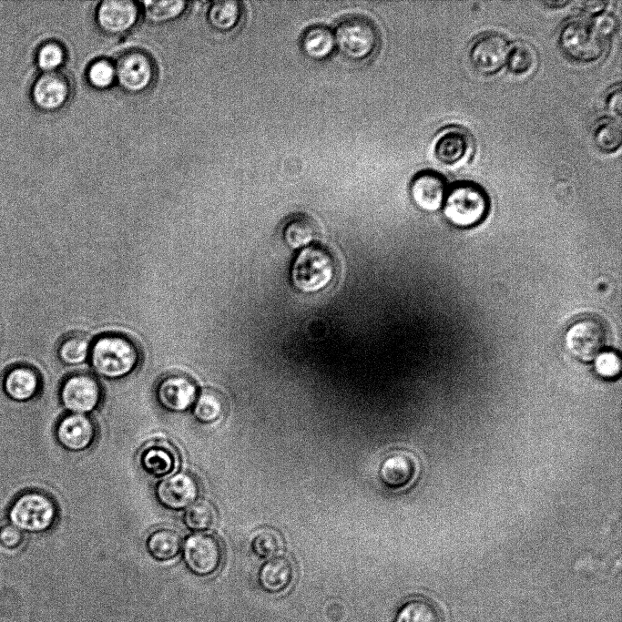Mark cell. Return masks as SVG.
Listing matches in <instances>:
<instances>
[{"label": "cell", "mask_w": 622, "mask_h": 622, "mask_svg": "<svg viewBox=\"0 0 622 622\" xmlns=\"http://www.w3.org/2000/svg\"><path fill=\"white\" fill-rule=\"evenodd\" d=\"M336 49L347 61L361 64L379 50L382 37L379 27L370 17L349 14L337 23L334 31Z\"/></svg>", "instance_id": "cell-1"}, {"label": "cell", "mask_w": 622, "mask_h": 622, "mask_svg": "<svg viewBox=\"0 0 622 622\" xmlns=\"http://www.w3.org/2000/svg\"><path fill=\"white\" fill-rule=\"evenodd\" d=\"M89 357L95 372L108 379L126 376L138 362V352L134 343L116 334L99 337L90 347Z\"/></svg>", "instance_id": "cell-2"}, {"label": "cell", "mask_w": 622, "mask_h": 622, "mask_svg": "<svg viewBox=\"0 0 622 622\" xmlns=\"http://www.w3.org/2000/svg\"><path fill=\"white\" fill-rule=\"evenodd\" d=\"M336 264L333 255L325 247L310 245L296 257L291 279L296 289L313 293L326 288L334 279Z\"/></svg>", "instance_id": "cell-3"}, {"label": "cell", "mask_w": 622, "mask_h": 622, "mask_svg": "<svg viewBox=\"0 0 622 622\" xmlns=\"http://www.w3.org/2000/svg\"><path fill=\"white\" fill-rule=\"evenodd\" d=\"M444 215L454 226L470 228L481 222L489 209V199L478 184L461 181L447 190Z\"/></svg>", "instance_id": "cell-4"}, {"label": "cell", "mask_w": 622, "mask_h": 622, "mask_svg": "<svg viewBox=\"0 0 622 622\" xmlns=\"http://www.w3.org/2000/svg\"><path fill=\"white\" fill-rule=\"evenodd\" d=\"M603 40L592 23L581 16L566 19L558 32V46L563 54L581 64L593 63L602 56Z\"/></svg>", "instance_id": "cell-5"}, {"label": "cell", "mask_w": 622, "mask_h": 622, "mask_svg": "<svg viewBox=\"0 0 622 622\" xmlns=\"http://www.w3.org/2000/svg\"><path fill=\"white\" fill-rule=\"evenodd\" d=\"M10 519L15 527L32 532L49 528L56 515L52 500L39 493H28L20 496L10 510Z\"/></svg>", "instance_id": "cell-6"}, {"label": "cell", "mask_w": 622, "mask_h": 622, "mask_svg": "<svg viewBox=\"0 0 622 622\" xmlns=\"http://www.w3.org/2000/svg\"><path fill=\"white\" fill-rule=\"evenodd\" d=\"M509 49L510 44L504 35L494 31L484 32L471 43L468 58L476 72L490 76L506 65Z\"/></svg>", "instance_id": "cell-7"}, {"label": "cell", "mask_w": 622, "mask_h": 622, "mask_svg": "<svg viewBox=\"0 0 622 622\" xmlns=\"http://www.w3.org/2000/svg\"><path fill=\"white\" fill-rule=\"evenodd\" d=\"M607 330L594 318H585L574 322L565 335L567 351L582 362H591L607 344Z\"/></svg>", "instance_id": "cell-8"}, {"label": "cell", "mask_w": 622, "mask_h": 622, "mask_svg": "<svg viewBox=\"0 0 622 622\" xmlns=\"http://www.w3.org/2000/svg\"><path fill=\"white\" fill-rule=\"evenodd\" d=\"M222 557V546L213 535L197 533L184 542V562L189 570L197 576H205L216 572Z\"/></svg>", "instance_id": "cell-9"}, {"label": "cell", "mask_w": 622, "mask_h": 622, "mask_svg": "<svg viewBox=\"0 0 622 622\" xmlns=\"http://www.w3.org/2000/svg\"><path fill=\"white\" fill-rule=\"evenodd\" d=\"M474 150L470 132L463 127L451 125L437 136L433 154L437 161L447 168H460L469 161Z\"/></svg>", "instance_id": "cell-10"}, {"label": "cell", "mask_w": 622, "mask_h": 622, "mask_svg": "<svg viewBox=\"0 0 622 622\" xmlns=\"http://www.w3.org/2000/svg\"><path fill=\"white\" fill-rule=\"evenodd\" d=\"M60 399L64 406L74 413H89L100 402V385L91 374H72L62 383Z\"/></svg>", "instance_id": "cell-11"}, {"label": "cell", "mask_w": 622, "mask_h": 622, "mask_svg": "<svg viewBox=\"0 0 622 622\" xmlns=\"http://www.w3.org/2000/svg\"><path fill=\"white\" fill-rule=\"evenodd\" d=\"M419 460L410 450L396 449L389 452L382 459L379 477L389 489L404 490L417 478Z\"/></svg>", "instance_id": "cell-12"}, {"label": "cell", "mask_w": 622, "mask_h": 622, "mask_svg": "<svg viewBox=\"0 0 622 622\" xmlns=\"http://www.w3.org/2000/svg\"><path fill=\"white\" fill-rule=\"evenodd\" d=\"M199 494V483L189 473L173 474L161 480L156 487V497L166 508L180 510L196 502Z\"/></svg>", "instance_id": "cell-13"}, {"label": "cell", "mask_w": 622, "mask_h": 622, "mask_svg": "<svg viewBox=\"0 0 622 622\" xmlns=\"http://www.w3.org/2000/svg\"><path fill=\"white\" fill-rule=\"evenodd\" d=\"M198 396L194 381L182 373L167 375L158 382L156 397L164 409L181 413L191 407Z\"/></svg>", "instance_id": "cell-14"}, {"label": "cell", "mask_w": 622, "mask_h": 622, "mask_svg": "<svg viewBox=\"0 0 622 622\" xmlns=\"http://www.w3.org/2000/svg\"><path fill=\"white\" fill-rule=\"evenodd\" d=\"M447 190L444 178L431 169L416 173L410 184L413 201L419 209L427 212L442 208Z\"/></svg>", "instance_id": "cell-15"}, {"label": "cell", "mask_w": 622, "mask_h": 622, "mask_svg": "<svg viewBox=\"0 0 622 622\" xmlns=\"http://www.w3.org/2000/svg\"><path fill=\"white\" fill-rule=\"evenodd\" d=\"M140 467L154 477H165L174 474L179 465V454L176 447L167 440H152L139 452Z\"/></svg>", "instance_id": "cell-16"}, {"label": "cell", "mask_w": 622, "mask_h": 622, "mask_svg": "<svg viewBox=\"0 0 622 622\" xmlns=\"http://www.w3.org/2000/svg\"><path fill=\"white\" fill-rule=\"evenodd\" d=\"M115 73L125 89L139 91L152 79V61L142 51H127L118 58Z\"/></svg>", "instance_id": "cell-17"}, {"label": "cell", "mask_w": 622, "mask_h": 622, "mask_svg": "<svg viewBox=\"0 0 622 622\" xmlns=\"http://www.w3.org/2000/svg\"><path fill=\"white\" fill-rule=\"evenodd\" d=\"M70 86L67 77L57 70L44 71L35 80L32 97L45 110L59 108L67 100Z\"/></svg>", "instance_id": "cell-18"}, {"label": "cell", "mask_w": 622, "mask_h": 622, "mask_svg": "<svg viewBox=\"0 0 622 622\" xmlns=\"http://www.w3.org/2000/svg\"><path fill=\"white\" fill-rule=\"evenodd\" d=\"M95 436L96 426L93 420L82 413L63 417L56 427L59 444L69 451L78 452L88 448Z\"/></svg>", "instance_id": "cell-19"}, {"label": "cell", "mask_w": 622, "mask_h": 622, "mask_svg": "<svg viewBox=\"0 0 622 622\" xmlns=\"http://www.w3.org/2000/svg\"><path fill=\"white\" fill-rule=\"evenodd\" d=\"M294 574L291 560L287 556H278L269 559L260 566L258 582L263 591L280 594L291 586Z\"/></svg>", "instance_id": "cell-20"}, {"label": "cell", "mask_w": 622, "mask_h": 622, "mask_svg": "<svg viewBox=\"0 0 622 622\" xmlns=\"http://www.w3.org/2000/svg\"><path fill=\"white\" fill-rule=\"evenodd\" d=\"M138 7L134 2L108 0L101 3L97 9V21L101 28L109 33H120L136 22Z\"/></svg>", "instance_id": "cell-21"}, {"label": "cell", "mask_w": 622, "mask_h": 622, "mask_svg": "<svg viewBox=\"0 0 622 622\" xmlns=\"http://www.w3.org/2000/svg\"><path fill=\"white\" fill-rule=\"evenodd\" d=\"M300 47L301 52L311 60H326L336 49L333 31L325 25H311L301 33Z\"/></svg>", "instance_id": "cell-22"}, {"label": "cell", "mask_w": 622, "mask_h": 622, "mask_svg": "<svg viewBox=\"0 0 622 622\" xmlns=\"http://www.w3.org/2000/svg\"><path fill=\"white\" fill-rule=\"evenodd\" d=\"M6 393L17 401H25L33 397L39 387V378L31 367L21 365L10 370L5 378Z\"/></svg>", "instance_id": "cell-23"}, {"label": "cell", "mask_w": 622, "mask_h": 622, "mask_svg": "<svg viewBox=\"0 0 622 622\" xmlns=\"http://www.w3.org/2000/svg\"><path fill=\"white\" fill-rule=\"evenodd\" d=\"M592 139L598 150L611 154L617 151L622 144V128L619 118L613 116L598 117L591 129Z\"/></svg>", "instance_id": "cell-24"}, {"label": "cell", "mask_w": 622, "mask_h": 622, "mask_svg": "<svg viewBox=\"0 0 622 622\" xmlns=\"http://www.w3.org/2000/svg\"><path fill=\"white\" fill-rule=\"evenodd\" d=\"M320 234L316 220L306 213L295 214L286 224L284 240L292 249L308 247Z\"/></svg>", "instance_id": "cell-25"}, {"label": "cell", "mask_w": 622, "mask_h": 622, "mask_svg": "<svg viewBox=\"0 0 622 622\" xmlns=\"http://www.w3.org/2000/svg\"><path fill=\"white\" fill-rule=\"evenodd\" d=\"M181 545V536L171 528L156 529L146 541L148 552L158 561H168L177 556Z\"/></svg>", "instance_id": "cell-26"}, {"label": "cell", "mask_w": 622, "mask_h": 622, "mask_svg": "<svg viewBox=\"0 0 622 622\" xmlns=\"http://www.w3.org/2000/svg\"><path fill=\"white\" fill-rule=\"evenodd\" d=\"M395 622H442L437 607L423 597H412L399 607Z\"/></svg>", "instance_id": "cell-27"}, {"label": "cell", "mask_w": 622, "mask_h": 622, "mask_svg": "<svg viewBox=\"0 0 622 622\" xmlns=\"http://www.w3.org/2000/svg\"><path fill=\"white\" fill-rule=\"evenodd\" d=\"M537 63V52L531 44L518 40L510 46L506 66L514 76H526L532 74Z\"/></svg>", "instance_id": "cell-28"}, {"label": "cell", "mask_w": 622, "mask_h": 622, "mask_svg": "<svg viewBox=\"0 0 622 622\" xmlns=\"http://www.w3.org/2000/svg\"><path fill=\"white\" fill-rule=\"evenodd\" d=\"M226 401L216 390L205 389L198 394L193 404V415L202 423H212L218 421L226 411Z\"/></svg>", "instance_id": "cell-29"}, {"label": "cell", "mask_w": 622, "mask_h": 622, "mask_svg": "<svg viewBox=\"0 0 622 622\" xmlns=\"http://www.w3.org/2000/svg\"><path fill=\"white\" fill-rule=\"evenodd\" d=\"M242 11V5L239 1H217L210 8L209 20L215 28L229 31L239 25Z\"/></svg>", "instance_id": "cell-30"}, {"label": "cell", "mask_w": 622, "mask_h": 622, "mask_svg": "<svg viewBox=\"0 0 622 622\" xmlns=\"http://www.w3.org/2000/svg\"><path fill=\"white\" fill-rule=\"evenodd\" d=\"M217 519L216 509L208 501L201 500L189 505L184 514L186 526L193 531L201 532L210 529Z\"/></svg>", "instance_id": "cell-31"}, {"label": "cell", "mask_w": 622, "mask_h": 622, "mask_svg": "<svg viewBox=\"0 0 622 622\" xmlns=\"http://www.w3.org/2000/svg\"><path fill=\"white\" fill-rule=\"evenodd\" d=\"M89 352L90 343L87 336L71 334L60 343L58 356L64 363L76 365L83 362L89 355Z\"/></svg>", "instance_id": "cell-32"}, {"label": "cell", "mask_w": 622, "mask_h": 622, "mask_svg": "<svg viewBox=\"0 0 622 622\" xmlns=\"http://www.w3.org/2000/svg\"><path fill=\"white\" fill-rule=\"evenodd\" d=\"M253 552L260 557H270L278 554L283 547L280 535L270 528L258 531L251 541Z\"/></svg>", "instance_id": "cell-33"}, {"label": "cell", "mask_w": 622, "mask_h": 622, "mask_svg": "<svg viewBox=\"0 0 622 622\" xmlns=\"http://www.w3.org/2000/svg\"><path fill=\"white\" fill-rule=\"evenodd\" d=\"M147 15L154 21H164L178 15L185 7L184 1H146Z\"/></svg>", "instance_id": "cell-34"}, {"label": "cell", "mask_w": 622, "mask_h": 622, "mask_svg": "<svg viewBox=\"0 0 622 622\" xmlns=\"http://www.w3.org/2000/svg\"><path fill=\"white\" fill-rule=\"evenodd\" d=\"M65 52L62 46L56 41L43 43L36 53V60L45 71L56 70L64 61Z\"/></svg>", "instance_id": "cell-35"}, {"label": "cell", "mask_w": 622, "mask_h": 622, "mask_svg": "<svg viewBox=\"0 0 622 622\" xmlns=\"http://www.w3.org/2000/svg\"><path fill=\"white\" fill-rule=\"evenodd\" d=\"M593 361L596 372L602 377L613 378L620 372V357L614 351L603 350Z\"/></svg>", "instance_id": "cell-36"}, {"label": "cell", "mask_w": 622, "mask_h": 622, "mask_svg": "<svg viewBox=\"0 0 622 622\" xmlns=\"http://www.w3.org/2000/svg\"><path fill=\"white\" fill-rule=\"evenodd\" d=\"M115 75V68L105 60L95 62L88 69L90 83L99 88L108 87L113 82Z\"/></svg>", "instance_id": "cell-37"}, {"label": "cell", "mask_w": 622, "mask_h": 622, "mask_svg": "<svg viewBox=\"0 0 622 622\" xmlns=\"http://www.w3.org/2000/svg\"><path fill=\"white\" fill-rule=\"evenodd\" d=\"M591 23L603 39L614 36L618 29L617 18L611 13L603 12L594 16Z\"/></svg>", "instance_id": "cell-38"}, {"label": "cell", "mask_w": 622, "mask_h": 622, "mask_svg": "<svg viewBox=\"0 0 622 622\" xmlns=\"http://www.w3.org/2000/svg\"><path fill=\"white\" fill-rule=\"evenodd\" d=\"M621 84L617 83L613 86L607 93L605 98V107L610 116L617 118L621 117L622 112V92Z\"/></svg>", "instance_id": "cell-39"}, {"label": "cell", "mask_w": 622, "mask_h": 622, "mask_svg": "<svg viewBox=\"0 0 622 622\" xmlns=\"http://www.w3.org/2000/svg\"><path fill=\"white\" fill-rule=\"evenodd\" d=\"M21 534L17 527L5 526L0 532V540L7 547H14L20 543Z\"/></svg>", "instance_id": "cell-40"}, {"label": "cell", "mask_w": 622, "mask_h": 622, "mask_svg": "<svg viewBox=\"0 0 622 622\" xmlns=\"http://www.w3.org/2000/svg\"><path fill=\"white\" fill-rule=\"evenodd\" d=\"M607 4V1H583L580 9L588 15L596 16L605 12Z\"/></svg>", "instance_id": "cell-41"}, {"label": "cell", "mask_w": 622, "mask_h": 622, "mask_svg": "<svg viewBox=\"0 0 622 622\" xmlns=\"http://www.w3.org/2000/svg\"><path fill=\"white\" fill-rule=\"evenodd\" d=\"M542 3L544 5H546L548 8H551V9L556 8L557 9V8H562V7L566 6L570 2L567 0H557V1L546 0V1H543Z\"/></svg>", "instance_id": "cell-42"}]
</instances>
